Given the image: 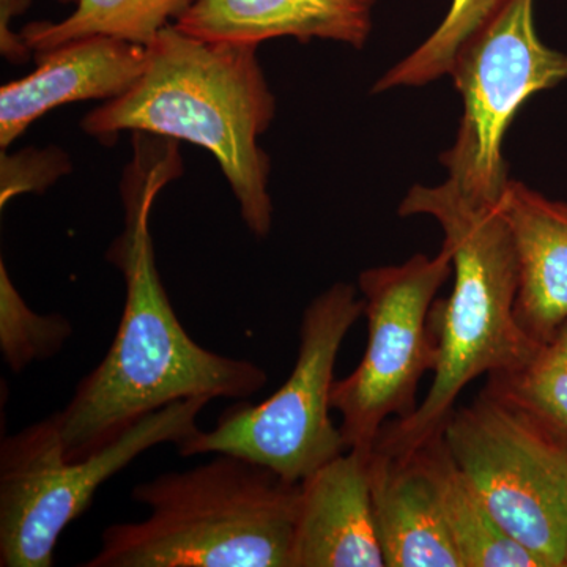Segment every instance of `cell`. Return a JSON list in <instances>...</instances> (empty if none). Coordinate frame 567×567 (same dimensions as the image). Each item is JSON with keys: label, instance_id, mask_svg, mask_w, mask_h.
<instances>
[{"label": "cell", "instance_id": "6da1fadb", "mask_svg": "<svg viewBox=\"0 0 567 567\" xmlns=\"http://www.w3.org/2000/svg\"><path fill=\"white\" fill-rule=\"evenodd\" d=\"M182 171L175 140L136 133V153L122 183L125 230L106 254L125 278V308L102 363L81 380L69 405L52 415L66 458L92 456L174 402L246 399L267 385L260 365L197 344L164 290L151 212L163 186Z\"/></svg>", "mask_w": 567, "mask_h": 567}, {"label": "cell", "instance_id": "7a4b0ae2", "mask_svg": "<svg viewBox=\"0 0 567 567\" xmlns=\"http://www.w3.org/2000/svg\"><path fill=\"white\" fill-rule=\"evenodd\" d=\"M140 80L82 118L85 133L107 142L121 132L151 133L200 145L215 156L257 238L274 224L270 158L259 137L276 100L254 44L210 43L166 25L145 47Z\"/></svg>", "mask_w": 567, "mask_h": 567}, {"label": "cell", "instance_id": "3957f363", "mask_svg": "<svg viewBox=\"0 0 567 567\" xmlns=\"http://www.w3.org/2000/svg\"><path fill=\"white\" fill-rule=\"evenodd\" d=\"M398 213L440 224L454 282L450 298L432 308L439 346L432 385L413 415L390 421L377 439L374 451L388 456L415 453L442 435L473 380L517 371L543 346L517 320V256L498 204L476 203L446 181L413 186Z\"/></svg>", "mask_w": 567, "mask_h": 567}, {"label": "cell", "instance_id": "277c9868", "mask_svg": "<svg viewBox=\"0 0 567 567\" xmlns=\"http://www.w3.org/2000/svg\"><path fill=\"white\" fill-rule=\"evenodd\" d=\"M300 484L248 458L208 464L137 484L141 522L104 529L84 567H292Z\"/></svg>", "mask_w": 567, "mask_h": 567}, {"label": "cell", "instance_id": "5b68a950", "mask_svg": "<svg viewBox=\"0 0 567 567\" xmlns=\"http://www.w3.org/2000/svg\"><path fill=\"white\" fill-rule=\"evenodd\" d=\"M210 401L193 398L164 406L81 461L63 454L52 415L6 436L0 445V566L54 565L59 537L89 509L96 491L145 451L192 439Z\"/></svg>", "mask_w": 567, "mask_h": 567}, {"label": "cell", "instance_id": "8992f818", "mask_svg": "<svg viewBox=\"0 0 567 567\" xmlns=\"http://www.w3.org/2000/svg\"><path fill=\"white\" fill-rule=\"evenodd\" d=\"M364 315L363 297L350 282H336L305 309L297 361L289 379L259 405L241 404L213 431L196 432L177 446L182 456L233 454L300 484L347 451L330 417L334 368L342 342Z\"/></svg>", "mask_w": 567, "mask_h": 567}, {"label": "cell", "instance_id": "52a82bcc", "mask_svg": "<svg viewBox=\"0 0 567 567\" xmlns=\"http://www.w3.org/2000/svg\"><path fill=\"white\" fill-rule=\"evenodd\" d=\"M451 457L507 535L543 567H565L567 445L516 405L481 391L443 427Z\"/></svg>", "mask_w": 567, "mask_h": 567}, {"label": "cell", "instance_id": "ba28073f", "mask_svg": "<svg viewBox=\"0 0 567 567\" xmlns=\"http://www.w3.org/2000/svg\"><path fill=\"white\" fill-rule=\"evenodd\" d=\"M451 275L453 259L443 246L436 256L415 254L358 276L368 346L352 374L336 380L331 391L347 450H374L390 421L415 413L421 380L439 358L432 308Z\"/></svg>", "mask_w": 567, "mask_h": 567}, {"label": "cell", "instance_id": "9c48e42d", "mask_svg": "<svg viewBox=\"0 0 567 567\" xmlns=\"http://www.w3.org/2000/svg\"><path fill=\"white\" fill-rule=\"evenodd\" d=\"M533 7L535 0H506L458 50L447 73L464 112L440 162L447 181L476 203L498 204L511 181L503 141L518 110L567 81V54L539 39Z\"/></svg>", "mask_w": 567, "mask_h": 567}, {"label": "cell", "instance_id": "30bf717a", "mask_svg": "<svg viewBox=\"0 0 567 567\" xmlns=\"http://www.w3.org/2000/svg\"><path fill=\"white\" fill-rule=\"evenodd\" d=\"M372 451L347 450L300 483L292 567H383L372 509Z\"/></svg>", "mask_w": 567, "mask_h": 567}, {"label": "cell", "instance_id": "8fae6325", "mask_svg": "<svg viewBox=\"0 0 567 567\" xmlns=\"http://www.w3.org/2000/svg\"><path fill=\"white\" fill-rule=\"evenodd\" d=\"M39 69L0 89V147H9L54 107L114 100L133 87L147 62L142 44L96 35L35 54Z\"/></svg>", "mask_w": 567, "mask_h": 567}, {"label": "cell", "instance_id": "7c38bea8", "mask_svg": "<svg viewBox=\"0 0 567 567\" xmlns=\"http://www.w3.org/2000/svg\"><path fill=\"white\" fill-rule=\"evenodd\" d=\"M369 475L386 567H462L447 532L429 445L406 456L372 450Z\"/></svg>", "mask_w": 567, "mask_h": 567}, {"label": "cell", "instance_id": "4fadbf2b", "mask_svg": "<svg viewBox=\"0 0 567 567\" xmlns=\"http://www.w3.org/2000/svg\"><path fill=\"white\" fill-rule=\"evenodd\" d=\"M375 0H197L174 22L194 39L254 44L279 37L339 41L363 50Z\"/></svg>", "mask_w": 567, "mask_h": 567}, {"label": "cell", "instance_id": "5bb4252c", "mask_svg": "<svg viewBox=\"0 0 567 567\" xmlns=\"http://www.w3.org/2000/svg\"><path fill=\"white\" fill-rule=\"evenodd\" d=\"M498 207L516 249L517 320L544 344L567 323V204L511 178Z\"/></svg>", "mask_w": 567, "mask_h": 567}, {"label": "cell", "instance_id": "9a60e30c", "mask_svg": "<svg viewBox=\"0 0 567 567\" xmlns=\"http://www.w3.org/2000/svg\"><path fill=\"white\" fill-rule=\"evenodd\" d=\"M425 445L431 450L447 532L462 567H543L498 524L451 457L443 435Z\"/></svg>", "mask_w": 567, "mask_h": 567}, {"label": "cell", "instance_id": "2e32d148", "mask_svg": "<svg viewBox=\"0 0 567 567\" xmlns=\"http://www.w3.org/2000/svg\"><path fill=\"white\" fill-rule=\"evenodd\" d=\"M197 0H78L76 10L61 22H32L21 37L41 54L82 39L104 35L147 47L167 21H177Z\"/></svg>", "mask_w": 567, "mask_h": 567}, {"label": "cell", "instance_id": "e0dca14e", "mask_svg": "<svg viewBox=\"0 0 567 567\" xmlns=\"http://www.w3.org/2000/svg\"><path fill=\"white\" fill-rule=\"evenodd\" d=\"M484 390L524 410L567 445V323L517 371L488 375Z\"/></svg>", "mask_w": 567, "mask_h": 567}, {"label": "cell", "instance_id": "ac0fdd59", "mask_svg": "<svg viewBox=\"0 0 567 567\" xmlns=\"http://www.w3.org/2000/svg\"><path fill=\"white\" fill-rule=\"evenodd\" d=\"M506 0H453L450 13L415 51L375 82L372 93L398 87H423L450 73L458 50L483 29Z\"/></svg>", "mask_w": 567, "mask_h": 567}, {"label": "cell", "instance_id": "d6986e66", "mask_svg": "<svg viewBox=\"0 0 567 567\" xmlns=\"http://www.w3.org/2000/svg\"><path fill=\"white\" fill-rule=\"evenodd\" d=\"M73 334L69 319L61 315L40 316L22 300L0 262V350L10 371L20 374L35 361L61 352Z\"/></svg>", "mask_w": 567, "mask_h": 567}, {"label": "cell", "instance_id": "ffe728a7", "mask_svg": "<svg viewBox=\"0 0 567 567\" xmlns=\"http://www.w3.org/2000/svg\"><path fill=\"white\" fill-rule=\"evenodd\" d=\"M2 163L18 167L22 171V177L2 183L0 189V203L6 205L14 194L25 192H43L55 178L69 171V162L65 156L58 153L22 152L20 156H2Z\"/></svg>", "mask_w": 567, "mask_h": 567}, {"label": "cell", "instance_id": "44dd1931", "mask_svg": "<svg viewBox=\"0 0 567 567\" xmlns=\"http://www.w3.org/2000/svg\"><path fill=\"white\" fill-rule=\"evenodd\" d=\"M2 3V14H0V47L2 54L11 62H25L31 58V50L24 43L22 37L13 35L10 32L9 22L13 14L21 13L28 9L31 0H0Z\"/></svg>", "mask_w": 567, "mask_h": 567}, {"label": "cell", "instance_id": "7402d4cb", "mask_svg": "<svg viewBox=\"0 0 567 567\" xmlns=\"http://www.w3.org/2000/svg\"><path fill=\"white\" fill-rule=\"evenodd\" d=\"M62 3H78V0H59Z\"/></svg>", "mask_w": 567, "mask_h": 567}, {"label": "cell", "instance_id": "603a6c76", "mask_svg": "<svg viewBox=\"0 0 567 567\" xmlns=\"http://www.w3.org/2000/svg\"><path fill=\"white\" fill-rule=\"evenodd\" d=\"M565 567H567V550H566V557H565Z\"/></svg>", "mask_w": 567, "mask_h": 567}]
</instances>
